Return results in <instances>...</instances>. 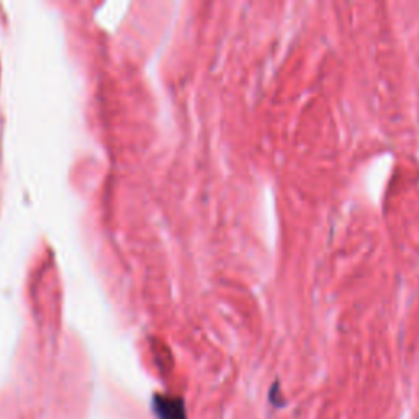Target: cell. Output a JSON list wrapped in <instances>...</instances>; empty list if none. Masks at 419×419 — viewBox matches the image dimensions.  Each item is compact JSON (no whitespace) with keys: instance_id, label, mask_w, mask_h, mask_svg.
<instances>
[{"instance_id":"1","label":"cell","mask_w":419,"mask_h":419,"mask_svg":"<svg viewBox=\"0 0 419 419\" xmlns=\"http://www.w3.org/2000/svg\"><path fill=\"white\" fill-rule=\"evenodd\" d=\"M153 411L158 419H187L182 398L156 395L153 400Z\"/></svg>"}]
</instances>
